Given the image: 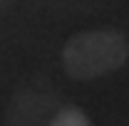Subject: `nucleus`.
<instances>
[{
    "label": "nucleus",
    "instance_id": "obj_1",
    "mask_svg": "<svg viewBox=\"0 0 129 126\" xmlns=\"http://www.w3.org/2000/svg\"><path fill=\"white\" fill-rule=\"evenodd\" d=\"M129 57V40L119 30H84L67 40L62 67L72 79H94L117 72Z\"/></svg>",
    "mask_w": 129,
    "mask_h": 126
},
{
    "label": "nucleus",
    "instance_id": "obj_2",
    "mask_svg": "<svg viewBox=\"0 0 129 126\" xmlns=\"http://www.w3.org/2000/svg\"><path fill=\"white\" fill-rule=\"evenodd\" d=\"M55 126H87L89 119L82 109H75V106H67V109H60L57 116L52 119Z\"/></svg>",
    "mask_w": 129,
    "mask_h": 126
}]
</instances>
